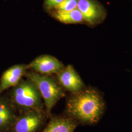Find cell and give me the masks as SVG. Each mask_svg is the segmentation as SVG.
I'll use <instances>...</instances> for the list:
<instances>
[{
    "mask_svg": "<svg viewBox=\"0 0 132 132\" xmlns=\"http://www.w3.org/2000/svg\"><path fill=\"white\" fill-rule=\"evenodd\" d=\"M99 93L93 89H83L71 94L66 103V116L77 122L93 124L97 122L104 110Z\"/></svg>",
    "mask_w": 132,
    "mask_h": 132,
    "instance_id": "obj_1",
    "label": "cell"
},
{
    "mask_svg": "<svg viewBox=\"0 0 132 132\" xmlns=\"http://www.w3.org/2000/svg\"><path fill=\"white\" fill-rule=\"evenodd\" d=\"M10 99L19 113L32 110H45L42 96L37 88L28 78H23L12 88Z\"/></svg>",
    "mask_w": 132,
    "mask_h": 132,
    "instance_id": "obj_2",
    "label": "cell"
},
{
    "mask_svg": "<svg viewBox=\"0 0 132 132\" xmlns=\"http://www.w3.org/2000/svg\"><path fill=\"white\" fill-rule=\"evenodd\" d=\"M24 77L31 80L37 88L44 103L45 111L50 118L52 116V109L66 96L65 91L52 76L43 75L28 70Z\"/></svg>",
    "mask_w": 132,
    "mask_h": 132,
    "instance_id": "obj_3",
    "label": "cell"
},
{
    "mask_svg": "<svg viewBox=\"0 0 132 132\" xmlns=\"http://www.w3.org/2000/svg\"><path fill=\"white\" fill-rule=\"evenodd\" d=\"M48 118L45 110H32L19 113L11 132H37Z\"/></svg>",
    "mask_w": 132,
    "mask_h": 132,
    "instance_id": "obj_4",
    "label": "cell"
},
{
    "mask_svg": "<svg viewBox=\"0 0 132 132\" xmlns=\"http://www.w3.org/2000/svg\"><path fill=\"white\" fill-rule=\"evenodd\" d=\"M28 65L29 70L46 76L56 75L65 67L56 58L47 54L39 56Z\"/></svg>",
    "mask_w": 132,
    "mask_h": 132,
    "instance_id": "obj_5",
    "label": "cell"
},
{
    "mask_svg": "<svg viewBox=\"0 0 132 132\" xmlns=\"http://www.w3.org/2000/svg\"><path fill=\"white\" fill-rule=\"evenodd\" d=\"M55 79L65 92L75 94L84 89V84L80 76L71 65L65 66L56 75Z\"/></svg>",
    "mask_w": 132,
    "mask_h": 132,
    "instance_id": "obj_6",
    "label": "cell"
},
{
    "mask_svg": "<svg viewBox=\"0 0 132 132\" xmlns=\"http://www.w3.org/2000/svg\"><path fill=\"white\" fill-rule=\"evenodd\" d=\"M28 70V64H20L11 66L5 71L0 79V94L17 85Z\"/></svg>",
    "mask_w": 132,
    "mask_h": 132,
    "instance_id": "obj_7",
    "label": "cell"
},
{
    "mask_svg": "<svg viewBox=\"0 0 132 132\" xmlns=\"http://www.w3.org/2000/svg\"><path fill=\"white\" fill-rule=\"evenodd\" d=\"M18 116L10 98L0 97V132L10 131Z\"/></svg>",
    "mask_w": 132,
    "mask_h": 132,
    "instance_id": "obj_8",
    "label": "cell"
},
{
    "mask_svg": "<svg viewBox=\"0 0 132 132\" xmlns=\"http://www.w3.org/2000/svg\"><path fill=\"white\" fill-rule=\"evenodd\" d=\"M77 9L82 14L85 21L94 24L102 19L103 11L94 0H79Z\"/></svg>",
    "mask_w": 132,
    "mask_h": 132,
    "instance_id": "obj_9",
    "label": "cell"
},
{
    "mask_svg": "<svg viewBox=\"0 0 132 132\" xmlns=\"http://www.w3.org/2000/svg\"><path fill=\"white\" fill-rule=\"evenodd\" d=\"M41 132H74L77 122L67 116H52Z\"/></svg>",
    "mask_w": 132,
    "mask_h": 132,
    "instance_id": "obj_10",
    "label": "cell"
},
{
    "mask_svg": "<svg viewBox=\"0 0 132 132\" xmlns=\"http://www.w3.org/2000/svg\"><path fill=\"white\" fill-rule=\"evenodd\" d=\"M53 15L55 19L65 24H78L85 21L82 14L77 9L70 11L55 10Z\"/></svg>",
    "mask_w": 132,
    "mask_h": 132,
    "instance_id": "obj_11",
    "label": "cell"
},
{
    "mask_svg": "<svg viewBox=\"0 0 132 132\" xmlns=\"http://www.w3.org/2000/svg\"><path fill=\"white\" fill-rule=\"evenodd\" d=\"M79 0H64L56 7L55 10L56 11H70L77 9Z\"/></svg>",
    "mask_w": 132,
    "mask_h": 132,
    "instance_id": "obj_12",
    "label": "cell"
},
{
    "mask_svg": "<svg viewBox=\"0 0 132 132\" xmlns=\"http://www.w3.org/2000/svg\"><path fill=\"white\" fill-rule=\"evenodd\" d=\"M64 0H45L46 7L49 9H55Z\"/></svg>",
    "mask_w": 132,
    "mask_h": 132,
    "instance_id": "obj_13",
    "label": "cell"
}]
</instances>
